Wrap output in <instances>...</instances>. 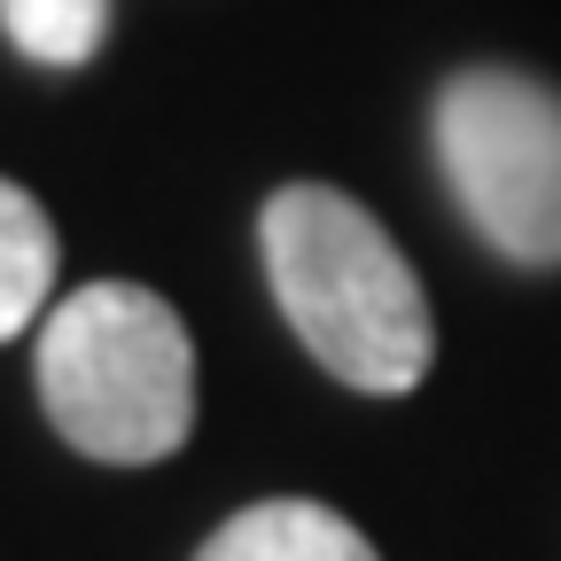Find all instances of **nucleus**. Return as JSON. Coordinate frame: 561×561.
Here are the masks:
<instances>
[{"instance_id": "f257e3e1", "label": "nucleus", "mask_w": 561, "mask_h": 561, "mask_svg": "<svg viewBox=\"0 0 561 561\" xmlns=\"http://www.w3.org/2000/svg\"><path fill=\"white\" fill-rule=\"evenodd\" d=\"M265 280L305 351L351 390L367 398H405L437 359V320L430 297L405 265V250L382 234L367 203L343 187L289 180L265 195Z\"/></svg>"}, {"instance_id": "423d86ee", "label": "nucleus", "mask_w": 561, "mask_h": 561, "mask_svg": "<svg viewBox=\"0 0 561 561\" xmlns=\"http://www.w3.org/2000/svg\"><path fill=\"white\" fill-rule=\"evenodd\" d=\"M0 32L47 70H79L110 39V0H0Z\"/></svg>"}, {"instance_id": "f03ea898", "label": "nucleus", "mask_w": 561, "mask_h": 561, "mask_svg": "<svg viewBox=\"0 0 561 561\" xmlns=\"http://www.w3.org/2000/svg\"><path fill=\"white\" fill-rule=\"evenodd\" d=\"M39 405L55 437L110 468L172 460L195 430V343L157 289L87 280L39 320Z\"/></svg>"}, {"instance_id": "7ed1b4c3", "label": "nucleus", "mask_w": 561, "mask_h": 561, "mask_svg": "<svg viewBox=\"0 0 561 561\" xmlns=\"http://www.w3.org/2000/svg\"><path fill=\"white\" fill-rule=\"evenodd\" d=\"M437 164L468 227L523 273L561 265V94L530 70L468 62L437 94Z\"/></svg>"}, {"instance_id": "20e7f679", "label": "nucleus", "mask_w": 561, "mask_h": 561, "mask_svg": "<svg viewBox=\"0 0 561 561\" xmlns=\"http://www.w3.org/2000/svg\"><path fill=\"white\" fill-rule=\"evenodd\" d=\"M195 561H382L359 523L320 500H257L203 538Z\"/></svg>"}, {"instance_id": "39448f33", "label": "nucleus", "mask_w": 561, "mask_h": 561, "mask_svg": "<svg viewBox=\"0 0 561 561\" xmlns=\"http://www.w3.org/2000/svg\"><path fill=\"white\" fill-rule=\"evenodd\" d=\"M55 289V219L32 203V187L0 180V343H16Z\"/></svg>"}]
</instances>
